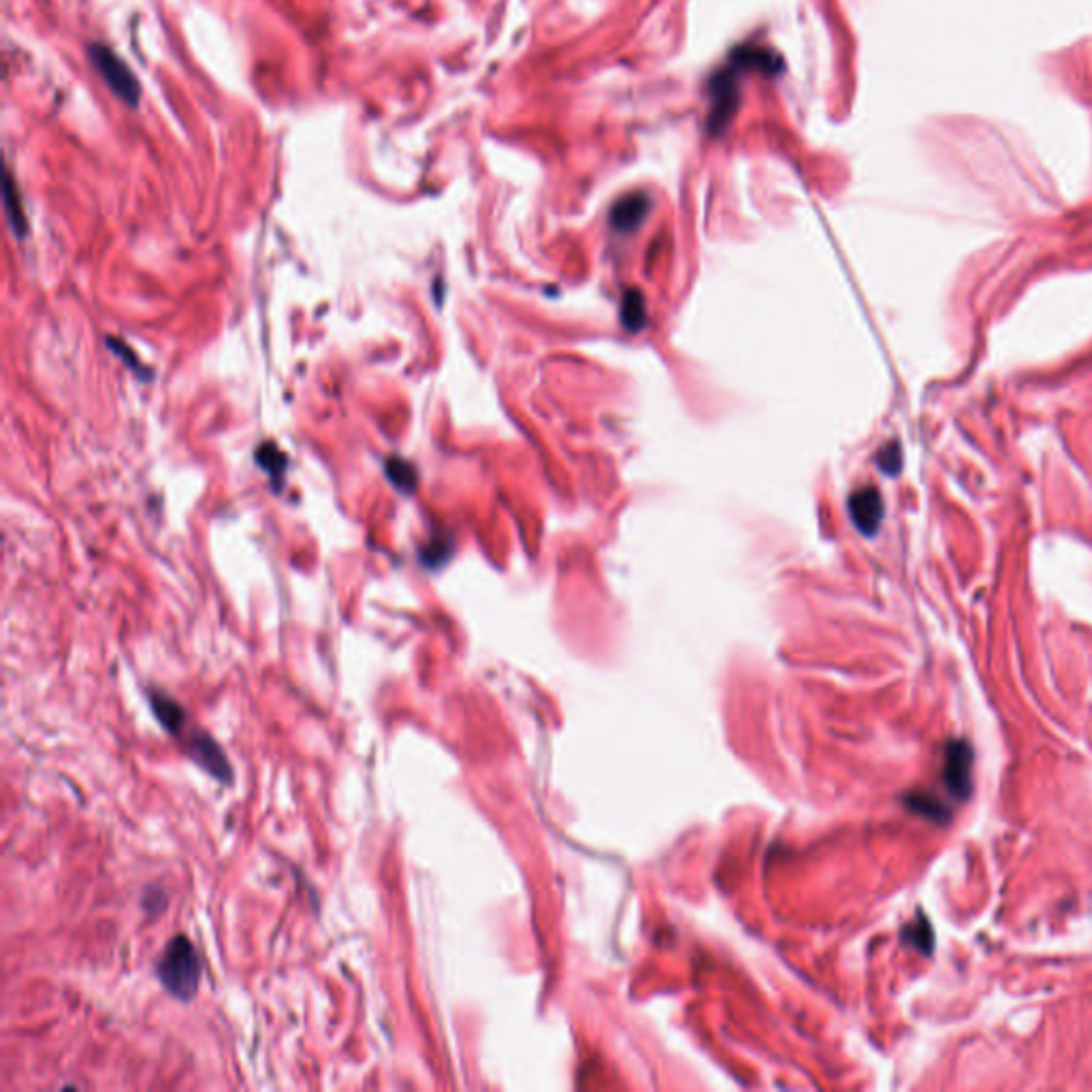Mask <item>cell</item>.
<instances>
[{
  "label": "cell",
  "mask_w": 1092,
  "mask_h": 1092,
  "mask_svg": "<svg viewBox=\"0 0 1092 1092\" xmlns=\"http://www.w3.org/2000/svg\"><path fill=\"white\" fill-rule=\"evenodd\" d=\"M157 971L166 991L179 1000H188L195 996L199 988L203 962L188 936L179 934L166 943Z\"/></svg>",
  "instance_id": "cell-1"
},
{
  "label": "cell",
  "mask_w": 1092,
  "mask_h": 1092,
  "mask_svg": "<svg viewBox=\"0 0 1092 1092\" xmlns=\"http://www.w3.org/2000/svg\"><path fill=\"white\" fill-rule=\"evenodd\" d=\"M88 56H90V62H93V67L98 71L102 80H105L111 93L120 100H124L128 107H137L141 88L133 71L128 69V64L122 58L115 56L107 45H100V43L90 45Z\"/></svg>",
  "instance_id": "cell-2"
},
{
  "label": "cell",
  "mask_w": 1092,
  "mask_h": 1092,
  "mask_svg": "<svg viewBox=\"0 0 1092 1092\" xmlns=\"http://www.w3.org/2000/svg\"><path fill=\"white\" fill-rule=\"evenodd\" d=\"M971 768L973 749L965 740H952L943 755V788L954 801H967L971 794Z\"/></svg>",
  "instance_id": "cell-3"
},
{
  "label": "cell",
  "mask_w": 1092,
  "mask_h": 1092,
  "mask_svg": "<svg viewBox=\"0 0 1092 1092\" xmlns=\"http://www.w3.org/2000/svg\"><path fill=\"white\" fill-rule=\"evenodd\" d=\"M847 508H850V517L860 534L872 538L879 532L883 519V499L875 486H863V489L854 491L850 495V502H847Z\"/></svg>",
  "instance_id": "cell-4"
},
{
  "label": "cell",
  "mask_w": 1092,
  "mask_h": 1092,
  "mask_svg": "<svg viewBox=\"0 0 1092 1092\" xmlns=\"http://www.w3.org/2000/svg\"><path fill=\"white\" fill-rule=\"evenodd\" d=\"M653 208V201L645 192H629L623 199L616 201L610 210V226L616 233H634V230L647 221Z\"/></svg>",
  "instance_id": "cell-5"
},
{
  "label": "cell",
  "mask_w": 1092,
  "mask_h": 1092,
  "mask_svg": "<svg viewBox=\"0 0 1092 1092\" xmlns=\"http://www.w3.org/2000/svg\"><path fill=\"white\" fill-rule=\"evenodd\" d=\"M188 753L192 760H195L201 768L208 770V773L214 775L216 779L230 781V764L226 760V755L208 735L192 737L188 742Z\"/></svg>",
  "instance_id": "cell-6"
},
{
  "label": "cell",
  "mask_w": 1092,
  "mask_h": 1092,
  "mask_svg": "<svg viewBox=\"0 0 1092 1092\" xmlns=\"http://www.w3.org/2000/svg\"><path fill=\"white\" fill-rule=\"evenodd\" d=\"M3 195H5V212H7V221L9 226L13 228V233L18 237H24L26 230H29V225H26V216H24V208H22V197H20V190L13 182V175L9 169H5V182H3Z\"/></svg>",
  "instance_id": "cell-7"
},
{
  "label": "cell",
  "mask_w": 1092,
  "mask_h": 1092,
  "mask_svg": "<svg viewBox=\"0 0 1092 1092\" xmlns=\"http://www.w3.org/2000/svg\"><path fill=\"white\" fill-rule=\"evenodd\" d=\"M621 323L629 333H638L647 325V301L636 289H627L621 301Z\"/></svg>",
  "instance_id": "cell-8"
},
{
  "label": "cell",
  "mask_w": 1092,
  "mask_h": 1092,
  "mask_svg": "<svg viewBox=\"0 0 1092 1092\" xmlns=\"http://www.w3.org/2000/svg\"><path fill=\"white\" fill-rule=\"evenodd\" d=\"M152 709H154V713H157L159 722H161L166 730L173 732V735H177V732L184 728V722H186L184 709H182V706H179L173 698L164 696V693L154 691V693H152Z\"/></svg>",
  "instance_id": "cell-9"
},
{
  "label": "cell",
  "mask_w": 1092,
  "mask_h": 1092,
  "mask_svg": "<svg viewBox=\"0 0 1092 1092\" xmlns=\"http://www.w3.org/2000/svg\"><path fill=\"white\" fill-rule=\"evenodd\" d=\"M387 477L397 486V489L404 491V493H413L417 489V481H418L417 470L410 466L408 461H404L400 457L389 459Z\"/></svg>",
  "instance_id": "cell-10"
},
{
  "label": "cell",
  "mask_w": 1092,
  "mask_h": 1092,
  "mask_svg": "<svg viewBox=\"0 0 1092 1092\" xmlns=\"http://www.w3.org/2000/svg\"><path fill=\"white\" fill-rule=\"evenodd\" d=\"M877 466L883 474H888V477H896V474L901 472V468H903L901 444H898V442L885 444L877 455Z\"/></svg>",
  "instance_id": "cell-11"
},
{
  "label": "cell",
  "mask_w": 1092,
  "mask_h": 1092,
  "mask_svg": "<svg viewBox=\"0 0 1092 1092\" xmlns=\"http://www.w3.org/2000/svg\"><path fill=\"white\" fill-rule=\"evenodd\" d=\"M256 457H259V464L269 474H278V477H280V474L285 472V468H287V457L282 455L274 444H267V446L259 448V455H256Z\"/></svg>",
  "instance_id": "cell-12"
}]
</instances>
